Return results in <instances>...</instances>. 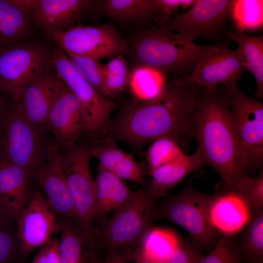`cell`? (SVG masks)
Segmentation results:
<instances>
[{
	"mask_svg": "<svg viewBox=\"0 0 263 263\" xmlns=\"http://www.w3.org/2000/svg\"><path fill=\"white\" fill-rule=\"evenodd\" d=\"M192 85L189 136L196 140L206 166L217 171L224 189L228 190L247 172L246 156L235 133L230 110L217 88Z\"/></svg>",
	"mask_w": 263,
	"mask_h": 263,
	"instance_id": "6da1fadb",
	"label": "cell"
},
{
	"mask_svg": "<svg viewBox=\"0 0 263 263\" xmlns=\"http://www.w3.org/2000/svg\"><path fill=\"white\" fill-rule=\"evenodd\" d=\"M193 101L192 85L174 75L158 97L136 100L122 112L115 126L117 136L133 145L170 136L181 143L190 138L188 120Z\"/></svg>",
	"mask_w": 263,
	"mask_h": 263,
	"instance_id": "7a4b0ae2",
	"label": "cell"
},
{
	"mask_svg": "<svg viewBox=\"0 0 263 263\" xmlns=\"http://www.w3.org/2000/svg\"><path fill=\"white\" fill-rule=\"evenodd\" d=\"M127 44L134 66L184 76L193 70L208 46L196 44L163 24L140 31Z\"/></svg>",
	"mask_w": 263,
	"mask_h": 263,
	"instance_id": "3957f363",
	"label": "cell"
},
{
	"mask_svg": "<svg viewBox=\"0 0 263 263\" xmlns=\"http://www.w3.org/2000/svg\"><path fill=\"white\" fill-rule=\"evenodd\" d=\"M41 129L26 119L20 101L8 102L0 119V157L33 175L47 151Z\"/></svg>",
	"mask_w": 263,
	"mask_h": 263,
	"instance_id": "277c9868",
	"label": "cell"
},
{
	"mask_svg": "<svg viewBox=\"0 0 263 263\" xmlns=\"http://www.w3.org/2000/svg\"><path fill=\"white\" fill-rule=\"evenodd\" d=\"M154 200L147 189L139 188L112 216L101 220V227H95L106 253L121 247L138 246L144 234L158 219Z\"/></svg>",
	"mask_w": 263,
	"mask_h": 263,
	"instance_id": "5b68a950",
	"label": "cell"
},
{
	"mask_svg": "<svg viewBox=\"0 0 263 263\" xmlns=\"http://www.w3.org/2000/svg\"><path fill=\"white\" fill-rule=\"evenodd\" d=\"M218 86L246 156L247 172L258 170L263 163V103L244 93L238 82Z\"/></svg>",
	"mask_w": 263,
	"mask_h": 263,
	"instance_id": "8992f818",
	"label": "cell"
},
{
	"mask_svg": "<svg viewBox=\"0 0 263 263\" xmlns=\"http://www.w3.org/2000/svg\"><path fill=\"white\" fill-rule=\"evenodd\" d=\"M51 54L35 41L0 49V90L12 101H20L28 84L50 66Z\"/></svg>",
	"mask_w": 263,
	"mask_h": 263,
	"instance_id": "52a82bcc",
	"label": "cell"
},
{
	"mask_svg": "<svg viewBox=\"0 0 263 263\" xmlns=\"http://www.w3.org/2000/svg\"><path fill=\"white\" fill-rule=\"evenodd\" d=\"M214 196L200 192L189 185L163 203L158 209V218L166 219L182 227L197 244L207 246L216 234L210 218Z\"/></svg>",
	"mask_w": 263,
	"mask_h": 263,
	"instance_id": "ba28073f",
	"label": "cell"
},
{
	"mask_svg": "<svg viewBox=\"0 0 263 263\" xmlns=\"http://www.w3.org/2000/svg\"><path fill=\"white\" fill-rule=\"evenodd\" d=\"M50 64L79 101L86 132L93 136L102 131L116 107L115 102L102 95L86 81L61 48L57 47L51 52Z\"/></svg>",
	"mask_w": 263,
	"mask_h": 263,
	"instance_id": "9c48e42d",
	"label": "cell"
},
{
	"mask_svg": "<svg viewBox=\"0 0 263 263\" xmlns=\"http://www.w3.org/2000/svg\"><path fill=\"white\" fill-rule=\"evenodd\" d=\"M51 38L66 54L95 60L127 52L126 41L110 24L73 25L54 34Z\"/></svg>",
	"mask_w": 263,
	"mask_h": 263,
	"instance_id": "30bf717a",
	"label": "cell"
},
{
	"mask_svg": "<svg viewBox=\"0 0 263 263\" xmlns=\"http://www.w3.org/2000/svg\"><path fill=\"white\" fill-rule=\"evenodd\" d=\"M231 3L229 0H195L187 10L159 23L192 42L197 39H215L227 31Z\"/></svg>",
	"mask_w": 263,
	"mask_h": 263,
	"instance_id": "8fae6325",
	"label": "cell"
},
{
	"mask_svg": "<svg viewBox=\"0 0 263 263\" xmlns=\"http://www.w3.org/2000/svg\"><path fill=\"white\" fill-rule=\"evenodd\" d=\"M246 70L241 49H230L226 43L208 45L193 70L185 76L191 85L214 89L221 84L238 82Z\"/></svg>",
	"mask_w": 263,
	"mask_h": 263,
	"instance_id": "7c38bea8",
	"label": "cell"
},
{
	"mask_svg": "<svg viewBox=\"0 0 263 263\" xmlns=\"http://www.w3.org/2000/svg\"><path fill=\"white\" fill-rule=\"evenodd\" d=\"M62 156L65 178L78 219L85 225L93 226L96 210L90 150L85 146L74 147Z\"/></svg>",
	"mask_w": 263,
	"mask_h": 263,
	"instance_id": "4fadbf2b",
	"label": "cell"
},
{
	"mask_svg": "<svg viewBox=\"0 0 263 263\" xmlns=\"http://www.w3.org/2000/svg\"><path fill=\"white\" fill-rule=\"evenodd\" d=\"M16 223L17 236L24 256L46 244L54 233L60 231V222L56 221L55 213L40 191L30 192Z\"/></svg>",
	"mask_w": 263,
	"mask_h": 263,
	"instance_id": "5bb4252c",
	"label": "cell"
},
{
	"mask_svg": "<svg viewBox=\"0 0 263 263\" xmlns=\"http://www.w3.org/2000/svg\"><path fill=\"white\" fill-rule=\"evenodd\" d=\"M47 126L52 131L59 149L68 150L86 132L79 101L57 76Z\"/></svg>",
	"mask_w": 263,
	"mask_h": 263,
	"instance_id": "9a60e30c",
	"label": "cell"
},
{
	"mask_svg": "<svg viewBox=\"0 0 263 263\" xmlns=\"http://www.w3.org/2000/svg\"><path fill=\"white\" fill-rule=\"evenodd\" d=\"M60 263H103L106 252L94 226L64 218L60 222Z\"/></svg>",
	"mask_w": 263,
	"mask_h": 263,
	"instance_id": "2e32d148",
	"label": "cell"
},
{
	"mask_svg": "<svg viewBox=\"0 0 263 263\" xmlns=\"http://www.w3.org/2000/svg\"><path fill=\"white\" fill-rule=\"evenodd\" d=\"M59 150L56 143L49 145L44 162L33 175L55 214L79 220L67 184Z\"/></svg>",
	"mask_w": 263,
	"mask_h": 263,
	"instance_id": "e0dca14e",
	"label": "cell"
},
{
	"mask_svg": "<svg viewBox=\"0 0 263 263\" xmlns=\"http://www.w3.org/2000/svg\"><path fill=\"white\" fill-rule=\"evenodd\" d=\"M97 1L88 0H30L33 23L51 38L69 28L93 10Z\"/></svg>",
	"mask_w": 263,
	"mask_h": 263,
	"instance_id": "ac0fdd59",
	"label": "cell"
},
{
	"mask_svg": "<svg viewBox=\"0 0 263 263\" xmlns=\"http://www.w3.org/2000/svg\"><path fill=\"white\" fill-rule=\"evenodd\" d=\"M31 175L25 169L0 157V206L12 222H17L27 203Z\"/></svg>",
	"mask_w": 263,
	"mask_h": 263,
	"instance_id": "d6986e66",
	"label": "cell"
},
{
	"mask_svg": "<svg viewBox=\"0 0 263 263\" xmlns=\"http://www.w3.org/2000/svg\"><path fill=\"white\" fill-rule=\"evenodd\" d=\"M57 75L49 67L26 87L20 101L27 121L41 129L47 119L55 93Z\"/></svg>",
	"mask_w": 263,
	"mask_h": 263,
	"instance_id": "ffe728a7",
	"label": "cell"
},
{
	"mask_svg": "<svg viewBox=\"0 0 263 263\" xmlns=\"http://www.w3.org/2000/svg\"><path fill=\"white\" fill-rule=\"evenodd\" d=\"M250 208L236 193L224 190L215 195L210 208V218L215 228L225 234L240 230L247 223Z\"/></svg>",
	"mask_w": 263,
	"mask_h": 263,
	"instance_id": "44dd1931",
	"label": "cell"
},
{
	"mask_svg": "<svg viewBox=\"0 0 263 263\" xmlns=\"http://www.w3.org/2000/svg\"><path fill=\"white\" fill-rule=\"evenodd\" d=\"M205 166L202 154L197 148L193 154H185L151 172L150 183L147 190L154 199L157 198L181 182L188 174Z\"/></svg>",
	"mask_w": 263,
	"mask_h": 263,
	"instance_id": "7402d4cb",
	"label": "cell"
},
{
	"mask_svg": "<svg viewBox=\"0 0 263 263\" xmlns=\"http://www.w3.org/2000/svg\"><path fill=\"white\" fill-rule=\"evenodd\" d=\"M32 23L30 0H0V49L26 38Z\"/></svg>",
	"mask_w": 263,
	"mask_h": 263,
	"instance_id": "603a6c76",
	"label": "cell"
},
{
	"mask_svg": "<svg viewBox=\"0 0 263 263\" xmlns=\"http://www.w3.org/2000/svg\"><path fill=\"white\" fill-rule=\"evenodd\" d=\"M91 157L97 159L99 165L121 179L141 184L143 181V168L132 154L127 153L112 138L103 140L90 150Z\"/></svg>",
	"mask_w": 263,
	"mask_h": 263,
	"instance_id": "cb8c5ba5",
	"label": "cell"
},
{
	"mask_svg": "<svg viewBox=\"0 0 263 263\" xmlns=\"http://www.w3.org/2000/svg\"><path fill=\"white\" fill-rule=\"evenodd\" d=\"M133 192L122 179L98 165L94 179L95 222L104 219L108 213L125 205Z\"/></svg>",
	"mask_w": 263,
	"mask_h": 263,
	"instance_id": "d4e9b609",
	"label": "cell"
},
{
	"mask_svg": "<svg viewBox=\"0 0 263 263\" xmlns=\"http://www.w3.org/2000/svg\"><path fill=\"white\" fill-rule=\"evenodd\" d=\"M93 10L125 23L146 21L158 15L156 0H106L97 1Z\"/></svg>",
	"mask_w": 263,
	"mask_h": 263,
	"instance_id": "484cf974",
	"label": "cell"
},
{
	"mask_svg": "<svg viewBox=\"0 0 263 263\" xmlns=\"http://www.w3.org/2000/svg\"><path fill=\"white\" fill-rule=\"evenodd\" d=\"M225 35L240 48L244 56L246 70L254 75L256 82L255 98L263 97V36H252L237 30L227 31Z\"/></svg>",
	"mask_w": 263,
	"mask_h": 263,
	"instance_id": "4316f807",
	"label": "cell"
},
{
	"mask_svg": "<svg viewBox=\"0 0 263 263\" xmlns=\"http://www.w3.org/2000/svg\"><path fill=\"white\" fill-rule=\"evenodd\" d=\"M167 75L148 66L134 65L130 73L128 86L136 100H152L164 90L168 81Z\"/></svg>",
	"mask_w": 263,
	"mask_h": 263,
	"instance_id": "83f0119b",
	"label": "cell"
},
{
	"mask_svg": "<svg viewBox=\"0 0 263 263\" xmlns=\"http://www.w3.org/2000/svg\"><path fill=\"white\" fill-rule=\"evenodd\" d=\"M180 242L172 230L151 227L142 237L138 247L147 258L167 263Z\"/></svg>",
	"mask_w": 263,
	"mask_h": 263,
	"instance_id": "f1b7e54d",
	"label": "cell"
},
{
	"mask_svg": "<svg viewBox=\"0 0 263 263\" xmlns=\"http://www.w3.org/2000/svg\"><path fill=\"white\" fill-rule=\"evenodd\" d=\"M242 249L248 263H263V209L250 208Z\"/></svg>",
	"mask_w": 263,
	"mask_h": 263,
	"instance_id": "f546056e",
	"label": "cell"
},
{
	"mask_svg": "<svg viewBox=\"0 0 263 263\" xmlns=\"http://www.w3.org/2000/svg\"><path fill=\"white\" fill-rule=\"evenodd\" d=\"M263 4L261 0H231L230 19L235 30L245 33L262 27Z\"/></svg>",
	"mask_w": 263,
	"mask_h": 263,
	"instance_id": "4dcf8cb0",
	"label": "cell"
},
{
	"mask_svg": "<svg viewBox=\"0 0 263 263\" xmlns=\"http://www.w3.org/2000/svg\"><path fill=\"white\" fill-rule=\"evenodd\" d=\"M103 83L101 94L106 98L113 97L128 86L130 72L122 55L113 57L103 64Z\"/></svg>",
	"mask_w": 263,
	"mask_h": 263,
	"instance_id": "1f68e13d",
	"label": "cell"
},
{
	"mask_svg": "<svg viewBox=\"0 0 263 263\" xmlns=\"http://www.w3.org/2000/svg\"><path fill=\"white\" fill-rule=\"evenodd\" d=\"M185 154L176 138L170 136L156 138L151 142L146 152V163L149 173Z\"/></svg>",
	"mask_w": 263,
	"mask_h": 263,
	"instance_id": "d6a6232c",
	"label": "cell"
},
{
	"mask_svg": "<svg viewBox=\"0 0 263 263\" xmlns=\"http://www.w3.org/2000/svg\"><path fill=\"white\" fill-rule=\"evenodd\" d=\"M227 190L232 191L242 197L250 208L263 207V171L260 170L256 178L244 174L238 178Z\"/></svg>",
	"mask_w": 263,
	"mask_h": 263,
	"instance_id": "836d02e7",
	"label": "cell"
},
{
	"mask_svg": "<svg viewBox=\"0 0 263 263\" xmlns=\"http://www.w3.org/2000/svg\"><path fill=\"white\" fill-rule=\"evenodd\" d=\"M66 54L78 73L101 94L103 83V64L89 57Z\"/></svg>",
	"mask_w": 263,
	"mask_h": 263,
	"instance_id": "e575fe53",
	"label": "cell"
},
{
	"mask_svg": "<svg viewBox=\"0 0 263 263\" xmlns=\"http://www.w3.org/2000/svg\"><path fill=\"white\" fill-rule=\"evenodd\" d=\"M239 262V257L232 242L224 236L207 256L202 257L199 263H238Z\"/></svg>",
	"mask_w": 263,
	"mask_h": 263,
	"instance_id": "d590c367",
	"label": "cell"
},
{
	"mask_svg": "<svg viewBox=\"0 0 263 263\" xmlns=\"http://www.w3.org/2000/svg\"><path fill=\"white\" fill-rule=\"evenodd\" d=\"M19 251L17 233L11 226L0 229V263H14Z\"/></svg>",
	"mask_w": 263,
	"mask_h": 263,
	"instance_id": "8d00e7d4",
	"label": "cell"
},
{
	"mask_svg": "<svg viewBox=\"0 0 263 263\" xmlns=\"http://www.w3.org/2000/svg\"><path fill=\"white\" fill-rule=\"evenodd\" d=\"M195 0H156L158 22L172 17L191 6Z\"/></svg>",
	"mask_w": 263,
	"mask_h": 263,
	"instance_id": "74e56055",
	"label": "cell"
},
{
	"mask_svg": "<svg viewBox=\"0 0 263 263\" xmlns=\"http://www.w3.org/2000/svg\"><path fill=\"white\" fill-rule=\"evenodd\" d=\"M202 257L194 249L180 242L167 263H199Z\"/></svg>",
	"mask_w": 263,
	"mask_h": 263,
	"instance_id": "f35d334b",
	"label": "cell"
},
{
	"mask_svg": "<svg viewBox=\"0 0 263 263\" xmlns=\"http://www.w3.org/2000/svg\"><path fill=\"white\" fill-rule=\"evenodd\" d=\"M132 248L121 247L107 253L103 263H130Z\"/></svg>",
	"mask_w": 263,
	"mask_h": 263,
	"instance_id": "ab89813d",
	"label": "cell"
},
{
	"mask_svg": "<svg viewBox=\"0 0 263 263\" xmlns=\"http://www.w3.org/2000/svg\"><path fill=\"white\" fill-rule=\"evenodd\" d=\"M58 240L52 239L45 245L46 263H60L58 249Z\"/></svg>",
	"mask_w": 263,
	"mask_h": 263,
	"instance_id": "60d3db41",
	"label": "cell"
},
{
	"mask_svg": "<svg viewBox=\"0 0 263 263\" xmlns=\"http://www.w3.org/2000/svg\"><path fill=\"white\" fill-rule=\"evenodd\" d=\"M131 262L134 263H163L147 258L143 254L138 246L132 249Z\"/></svg>",
	"mask_w": 263,
	"mask_h": 263,
	"instance_id": "b9f144b4",
	"label": "cell"
},
{
	"mask_svg": "<svg viewBox=\"0 0 263 263\" xmlns=\"http://www.w3.org/2000/svg\"><path fill=\"white\" fill-rule=\"evenodd\" d=\"M30 263H46L45 246L41 247L33 260Z\"/></svg>",
	"mask_w": 263,
	"mask_h": 263,
	"instance_id": "7bdbcfd3",
	"label": "cell"
},
{
	"mask_svg": "<svg viewBox=\"0 0 263 263\" xmlns=\"http://www.w3.org/2000/svg\"><path fill=\"white\" fill-rule=\"evenodd\" d=\"M11 222L0 206V229L10 226Z\"/></svg>",
	"mask_w": 263,
	"mask_h": 263,
	"instance_id": "ee69618b",
	"label": "cell"
},
{
	"mask_svg": "<svg viewBox=\"0 0 263 263\" xmlns=\"http://www.w3.org/2000/svg\"><path fill=\"white\" fill-rule=\"evenodd\" d=\"M1 93H3L0 90V119L3 113L5 107L8 102L5 96L1 94Z\"/></svg>",
	"mask_w": 263,
	"mask_h": 263,
	"instance_id": "f6af8a7d",
	"label": "cell"
},
{
	"mask_svg": "<svg viewBox=\"0 0 263 263\" xmlns=\"http://www.w3.org/2000/svg\"><path fill=\"white\" fill-rule=\"evenodd\" d=\"M238 263H240V262H238Z\"/></svg>",
	"mask_w": 263,
	"mask_h": 263,
	"instance_id": "bcb514c9",
	"label": "cell"
}]
</instances>
